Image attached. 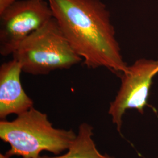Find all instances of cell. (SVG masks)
<instances>
[{
  "mask_svg": "<svg viewBox=\"0 0 158 158\" xmlns=\"http://www.w3.org/2000/svg\"><path fill=\"white\" fill-rule=\"evenodd\" d=\"M69 44L89 69L104 68L121 76L123 59L111 15L101 0H46Z\"/></svg>",
  "mask_w": 158,
  "mask_h": 158,
  "instance_id": "obj_1",
  "label": "cell"
},
{
  "mask_svg": "<svg viewBox=\"0 0 158 158\" xmlns=\"http://www.w3.org/2000/svg\"><path fill=\"white\" fill-rule=\"evenodd\" d=\"M12 121H0V138L10 148L4 154L23 158H40L42 151L60 155L68 151L77 134L72 130L56 128L47 114L31 108Z\"/></svg>",
  "mask_w": 158,
  "mask_h": 158,
  "instance_id": "obj_2",
  "label": "cell"
},
{
  "mask_svg": "<svg viewBox=\"0 0 158 158\" xmlns=\"http://www.w3.org/2000/svg\"><path fill=\"white\" fill-rule=\"evenodd\" d=\"M12 56L19 63L23 72L32 75L69 69L83 62L53 17L24 40Z\"/></svg>",
  "mask_w": 158,
  "mask_h": 158,
  "instance_id": "obj_3",
  "label": "cell"
},
{
  "mask_svg": "<svg viewBox=\"0 0 158 158\" xmlns=\"http://www.w3.org/2000/svg\"><path fill=\"white\" fill-rule=\"evenodd\" d=\"M53 18L45 0H18L0 13V54L12 55L28 36Z\"/></svg>",
  "mask_w": 158,
  "mask_h": 158,
  "instance_id": "obj_4",
  "label": "cell"
},
{
  "mask_svg": "<svg viewBox=\"0 0 158 158\" xmlns=\"http://www.w3.org/2000/svg\"><path fill=\"white\" fill-rule=\"evenodd\" d=\"M158 73V59L142 58L128 66L121 75L120 88L108 109V114L120 134L123 117L127 110L135 109L141 114L144 112L153 79Z\"/></svg>",
  "mask_w": 158,
  "mask_h": 158,
  "instance_id": "obj_5",
  "label": "cell"
},
{
  "mask_svg": "<svg viewBox=\"0 0 158 158\" xmlns=\"http://www.w3.org/2000/svg\"><path fill=\"white\" fill-rule=\"evenodd\" d=\"M22 67L12 59L0 66V118L11 114L18 115L34 107V102L23 89Z\"/></svg>",
  "mask_w": 158,
  "mask_h": 158,
  "instance_id": "obj_6",
  "label": "cell"
},
{
  "mask_svg": "<svg viewBox=\"0 0 158 158\" xmlns=\"http://www.w3.org/2000/svg\"><path fill=\"white\" fill-rule=\"evenodd\" d=\"M93 135L92 125L83 123L79 125L76 138L67 152L56 156H40V158H114L98 150L93 138ZM0 158H8L1 153Z\"/></svg>",
  "mask_w": 158,
  "mask_h": 158,
  "instance_id": "obj_7",
  "label": "cell"
},
{
  "mask_svg": "<svg viewBox=\"0 0 158 158\" xmlns=\"http://www.w3.org/2000/svg\"><path fill=\"white\" fill-rule=\"evenodd\" d=\"M17 1L18 0H0V13L4 11L6 8Z\"/></svg>",
  "mask_w": 158,
  "mask_h": 158,
  "instance_id": "obj_8",
  "label": "cell"
}]
</instances>
